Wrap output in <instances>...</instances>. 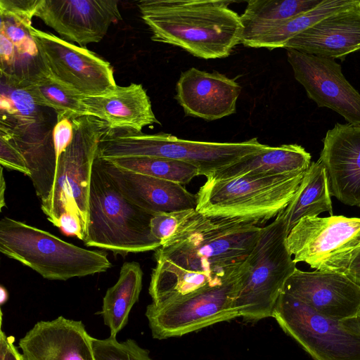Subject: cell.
Listing matches in <instances>:
<instances>
[{"instance_id":"1","label":"cell","mask_w":360,"mask_h":360,"mask_svg":"<svg viewBox=\"0 0 360 360\" xmlns=\"http://www.w3.org/2000/svg\"><path fill=\"white\" fill-rule=\"evenodd\" d=\"M221 0H144L136 5L151 39L203 59L228 57L241 43L240 16Z\"/></svg>"},{"instance_id":"2","label":"cell","mask_w":360,"mask_h":360,"mask_svg":"<svg viewBox=\"0 0 360 360\" xmlns=\"http://www.w3.org/2000/svg\"><path fill=\"white\" fill-rule=\"evenodd\" d=\"M262 228L244 219L206 216L196 211L155 250V258L225 281L249 266L248 257Z\"/></svg>"},{"instance_id":"3","label":"cell","mask_w":360,"mask_h":360,"mask_svg":"<svg viewBox=\"0 0 360 360\" xmlns=\"http://www.w3.org/2000/svg\"><path fill=\"white\" fill-rule=\"evenodd\" d=\"M155 214L126 198L96 156L91 173L84 245L122 256L156 250L161 244L150 231V220Z\"/></svg>"},{"instance_id":"4","label":"cell","mask_w":360,"mask_h":360,"mask_svg":"<svg viewBox=\"0 0 360 360\" xmlns=\"http://www.w3.org/2000/svg\"><path fill=\"white\" fill-rule=\"evenodd\" d=\"M267 146L257 138L241 142L191 141L165 133L147 134L108 126L100 139L97 157L103 160L129 157L172 159L196 167L200 175L207 177Z\"/></svg>"},{"instance_id":"5","label":"cell","mask_w":360,"mask_h":360,"mask_svg":"<svg viewBox=\"0 0 360 360\" xmlns=\"http://www.w3.org/2000/svg\"><path fill=\"white\" fill-rule=\"evenodd\" d=\"M0 252L49 280L84 277L112 266L104 252L80 248L8 217L0 221Z\"/></svg>"},{"instance_id":"6","label":"cell","mask_w":360,"mask_h":360,"mask_svg":"<svg viewBox=\"0 0 360 360\" xmlns=\"http://www.w3.org/2000/svg\"><path fill=\"white\" fill-rule=\"evenodd\" d=\"M304 172L206 180L195 195V210L203 215L241 218L259 226L285 209Z\"/></svg>"},{"instance_id":"7","label":"cell","mask_w":360,"mask_h":360,"mask_svg":"<svg viewBox=\"0 0 360 360\" xmlns=\"http://www.w3.org/2000/svg\"><path fill=\"white\" fill-rule=\"evenodd\" d=\"M72 141L56 162L54 182L49 197L41 202V209L56 227L63 213L76 214L85 238L92 169L100 139L108 124L89 115L72 120Z\"/></svg>"},{"instance_id":"8","label":"cell","mask_w":360,"mask_h":360,"mask_svg":"<svg viewBox=\"0 0 360 360\" xmlns=\"http://www.w3.org/2000/svg\"><path fill=\"white\" fill-rule=\"evenodd\" d=\"M288 235L283 210L262 228L248 257L249 271L235 299L239 317L248 321L272 317L285 282L297 269L286 245Z\"/></svg>"},{"instance_id":"9","label":"cell","mask_w":360,"mask_h":360,"mask_svg":"<svg viewBox=\"0 0 360 360\" xmlns=\"http://www.w3.org/2000/svg\"><path fill=\"white\" fill-rule=\"evenodd\" d=\"M272 317L315 360H360V329L355 318H328L285 292Z\"/></svg>"},{"instance_id":"10","label":"cell","mask_w":360,"mask_h":360,"mask_svg":"<svg viewBox=\"0 0 360 360\" xmlns=\"http://www.w3.org/2000/svg\"><path fill=\"white\" fill-rule=\"evenodd\" d=\"M249 269L250 264L221 285L205 288L180 300L148 304L146 316L153 338L179 337L239 317L234 302Z\"/></svg>"},{"instance_id":"11","label":"cell","mask_w":360,"mask_h":360,"mask_svg":"<svg viewBox=\"0 0 360 360\" xmlns=\"http://www.w3.org/2000/svg\"><path fill=\"white\" fill-rule=\"evenodd\" d=\"M288 249L297 262L345 274L360 246V218L331 215L302 218L290 231Z\"/></svg>"},{"instance_id":"12","label":"cell","mask_w":360,"mask_h":360,"mask_svg":"<svg viewBox=\"0 0 360 360\" xmlns=\"http://www.w3.org/2000/svg\"><path fill=\"white\" fill-rule=\"evenodd\" d=\"M30 33L44 68L82 96L103 94L117 86L112 65L95 53L33 27Z\"/></svg>"},{"instance_id":"13","label":"cell","mask_w":360,"mask_h":360,"mask_svg":"<svg viewBox=\"0 0 360 360\" xmlns=\"http://www.w3.org/2000/svg\"><path fill=\"white\" fill-rule=\"evenodd\" d=\"M0 129L8 132L29 163L38 162L53 150V129L45 124L41 107L17 74L1 73Z\"/></svg>"},{"instance_id":"14","label":"cell","mask_w":360,"mask_h":360,"mask_svg":"<svg viewBox=\"0 0 360 360\" xmlns=\"http://www.w3.org/2000/svg\"><path fill=\"white\" fill-rule=\"evenodd\" d=\"M287 50L295 79L319 107L330 108L351 124H360V94L335 59Z\"/></svg>"},{"instance_id":"15","label":"cell","mask_w":360,"mask_h":360,"mask_svg":"<svg viewBox=\"0 0 360 360\" xmlns=\"http://www.w3.org/2000/svg\"><path fill=\"white\" fill-rule=\"evenodd\" d=\"M34 16L82 47L101 41L110 25L122 19L114 0H39Z\"/></svg>"},{"instance_id":"16","label":"cell","mask_w":360,"mask_h":360,"mask_svg":"<svg viewBox=\"0 0 360 360\" xmlns=\"http://www.w3.org/2000/svg\"><path fill=\"white\" fill-rule=\"evenodd\" d=\"M282 292L336 320L354 319L360 310V286L345 274L296 269Z\"/></svg>"},{"instance_id":"17","label":"cell","mask_w":360,"mask_h":360,"mask_svg":"<svg viewBox=\"0 0 360 360\" xmlns=\"http://www.w3.org/2000/svg\"><path fill=\"white\" fill-rule=\"evenodd\" d=\"M323 142L319 160L327 173L331 195L360 207V124L336 123Z\"/></svg>"},{"instance_id":"18","label":"cell","mask_w":360,"mask_h":360,"mask_svg":"<svg viewBox=\"0 0 360 360\" xmlns=\"http://www.w3.org/2000/svg\"><path fill=\"white\" fill-rule=\"evenodd\" d=\"M240 90L238 83L223 74L191 68L181 74L175 98L186 115L212 121L236 112Z\"/></svg>"},{"instance_id":"19","label":"cell","mask_w":360,"mask_h":360,"mask_svg":"<svg viewBox=\"0 0 360 360\" xmlns=\"http://www.w3.org/2000/svg\"><path fill=\"white\" fill-rule=\"evenodd\" d=\"M91 339L81 321H40L19 340L21 360H95Z\"/></svg>"},{"instance_id":"20","label":"cell","mask_w":360,"mask_h":360,"mask_svg":"<svg viewBox=\"0 0 360 360\" xmlns=\"http://www.w3.org/2000/svg\"><path fill=\"white\" fill-rule=\"evenodd\" d=\"M283 48L340 60L360 51V0L294 36Z\"/></svg>"},{"instance_id":"21","label":"cell","mask_w":360,"mask_h":360,"mask_svg":"<svg viewBox=\"0 0 360 360\" xmlns=\"http://www.w3.org/2000/svg\"><path fill=\"white\" fill-rule=\"evenodd\" d=\"M98 158L120 192L139 207L155 214L196 208V195L184 185L122 169Z\"/></svg>"},{"instance_id":"22","label":"cell","mask_w":360,"mask_h":360,"mask_svg":"<svg viewBox=\"0 0 360 360\" xmlns=\"http://www.w3.org/2000/svg\"><path fill=\"white\" fill-rule=\"evenodd\" d=\"M82 103L88 115L105 121L112 129L125 128L141 132L146 126L160 124L141 84L117 85L103 94L83 96Z\"/></svg>"},{"instance_id":"23","label":"cell","mask_w":360,"mask_h":360,"mask_svg":"<svg viewBox=\"0 0 360 360\" xmlns=\"http://www.w3.org/2000/svg\"><path fill=\"white\" fill-rule=\"evenodd\" d=\"M311 158L310 153L297 144L268 146L260 151L214 172L206 179L219 181L242 176H269L298 173L309 167Z\"/></svg>"},{"instance_id":"24","label":"cell","mask_w":360,"mask_h":360,"mask_svg":"<svg viewBox=\"0 0 360 360\" xmlns=\"http://www.w3.org/2000/svg\"><path fill=\"white\" fill-rule=\"evenodd\" d=\"M17 75L22 77L25 89L37 105L56 112V121L88 115L82 103L84 96L52 77L41 61L37 68L26 69L25 73Z\"/></svg>"},{"instance_id":"25","label":"cell","mask_w":360,"mask_h":360,"mask_svg":"<svg viewBox=\"0 0 360 360\" xmlns=\"http://www.w3.org/2000/svg\"><path fill=\"white\" fill-rule=\"evenodd\" d=\"M357 0H323L311 10L288 20L274 23L243 37L241 44L251 48L272 50L283 48L294 36L321 20L356 4Z\"/></svg>"},{"instance_id":"26","label":"cell","mask_w":360,"mask_h":360,"mask_svg":"<svg viewBox=\"0 0 360 360\" xmlns=\"http://www.w3.org/2000/svg\"><path fill=\"white\" fill-rule=\"evenodd\" d=\"M225 281L217 280L202 272L182 269L166 261L156 260L148 292L152 304L161 305L189 296L205 288L221 285Z\"/></svg>"},{"instance_id":"27","label":"cell","mask_w":360,"mask_h":360,"mask_svg":"<svg viewBox=\"0 0 360 360\" xmlns=\"http://www.w3.org/2000/svg\"><path fill=\"white\" fill-rule=\"evenodd\" d=\"M328 212L333 215L331 194L326 169L320 162H312L305 171L293 198L283 210L288 233L303 217H318Z\"/></svg>"},{"instance_id":"28","label":"cell","mask_w":360,"mask_h":360,"mask_svg":"<svg viewBox=\"0 0 360 360\" xmlns=\"http://www.w3.org/2000/svg\"><path fill=\"white\" fill-rule=\"evenodd\" d=\"M143 271L136 262H125L120 269L117 281L109 288L103 297L101 314L115 337L127 325L134 304L139 300L142 288Z\"/></svg>"},{"instance_id":"29","label":"cell","mask_w":360,"mask_h":360,"mask_svg":"<svg viewBox=\"0 0 360 360\" xmlns=\"http://www.w3.org/2000/svg\"><path fill=\"white\" fill-rule=\"evenodd\" d=\"M323 0H250L240 15L243 35L307 12Z\"/></svg>"},{"instance_id":"30","label":"cell","mask_w":360,"mask_h":360,"mask_svg":"<svg viewBox=\"0 0 360 360\" xmlns=\"http://www.w3.org/2000/svg\"><path fill=\"white\" fill-rule=\"evenodd\" d=\"M109 161L127 171L186 185L200 175L199 169L187 162L157 157L121 158Z\"/></svg>"},{"instance_id":"31","label":"cell","mask_w":360,"mask_h":360,"mask_svg":"<svg viewBox=\"0 0 360 360\" xmlns=\"http://www.w3.org/2000/svg\"><path fill=\"white\" fill-rule=\"evenodd\" d=\"M0 16V30L12 41L17 55L29 58H37L38 49L30 33L32 16L1 11Z\"/></svg>"},{"instance_id":"32","label":"cell","mask_w":360,"mask_h":360,"mask_svg":"<svg viewBox=\"0 0 360 360\" xmlns=\"http://www.w3.org/2000/svg\"><path fill=\"white\" fill-rule=\"evenodd\" d=\"M91 340L95 360H153L148 351L132 339L119 342L110 336L105 339L91 337Z\"/></svg>"},{"instance_id":"33","label":"cell","mask_w":360,"mask_h":360,"mask_svg":"<svg viewBox=\"0 0 360 360\" xmlns=\"http://www.w3.org/2000/svg\"><path fill=\"white\" fill-rule=\"evenodd\" d=\"M196 212L195 209L155 214L150 220L152 235L162 245Z\"/></svg>"},{"instance_id":"34","label":"cell","mask_w":360,"mask_h":360,"mask_svg":"<svg viewBox=\"0 0 360 360\" xmlns=\"http://www.w3.org/2000/svg\"><path fill=\"white\" fill-rule=\"evenodd\" d=\"M0 163L4 167L15 170L30 177L26 160L13 137L0 129Z\"/></svg>"},{"instance_id":"35","label":"cell","mask_w":360,"mask_h":360,"mask_svg":"<svg viewBox=\"0 0 360 360\" xmlns=\"http://www.w3.org/2000/svg\"><path fill=\"white\" fill-rule=\"evenodd\" d=\"M73 132L72 120L65 118L56 121L53 129V142L56 162L71 143Z\"/></svg>"},{"instance_id":"36","label":"cell","mask_w":360,"mask_h":360,"mask_svg":"<svg viewBox=\"0 0 360 360\" xmlns=\"http://www.w3.org/2000/svg\"><path fill=\"white\" fill-rule=\"evenodd\" d=\"M17 52L12 41L0 30L1 73L14 74Z\"/></svg>"},{"instance_id":"37","label":"cell","mask_w":360,"mask_h":360,"mask_svg":"<svg viewBox=\"0 0 360 360\" xmlns=\"http://www.w3.org/2000/svg\"><path fill=\"white\" fill-rule=\"evenodd\" d=\"M58 228L68 236H74L79 240H84L81 221L78 217L73 213H63L59 219Z\"/></svg>"},{"instance_id":"38","label":"cell","mask_w":360,"mask_h":360,"mask_svg":"<svg viewBox=\"0 0 360 360\" xmlns=\"http://www.w3.org/2000/svg\"><path fill=\"white\" fill-rule=\"evenodd\" d=\"M0 360H21L20 353L15 347L13 340L2 330L0 333Z\"/></svg>"},{"instance_id":"39","label":"cell","mask_w":360,"mask_h":360,"mask_svg":"<svg viewBox=\"0 0 360 360\" xmlns=\"http://www.w3.org/2000/svg\"><path fill=\"white\" fill-rule=\"evenodd\" d=\"M345 274L360 286V246L356 250Z\"/></svg>"},{"instance_id":"40","label":"cell","mask_w":360,"mask_h":360,"mask_svg":"<svg viewBox=\"0 0 360 360\" xmlns=\"http://www.w3.org/2000/svg\"><path fill=\"white\" fill-rule=\"evenodd\" d=\"M0 210L6 206L5 201V191H6V181L4 176L3 167H1V177H0Z\"/></svg>"},{"instance_id":"41","label":"cell","mask_w":360,"mask_h":360,"mask_svg":"<svg viewBox=\"0 0 360 360\" xmlns=\"http://www.w3.org/2000/svg\"><path fill=\"white\" fill-rule=\"evenodd\" d=\"M8 298V294L6 289L4 286L0 287V303L1 304H4L6 302Z\"/></svg>"},{"instance_id":"42","label":"cell","mask_w":360,"mask_h":360,"mask_svg":"<svg viewBox=\"0 0 360 360\" xmlns=\"http://www.w3.org/2000/svg\"><path fill=\"white\" fill-rule=\"evenodd\" d=\"M355 319H356V321L358 326L360 329V310H359L357 316L355 317Z\"/></svg>"}]
</instances>
